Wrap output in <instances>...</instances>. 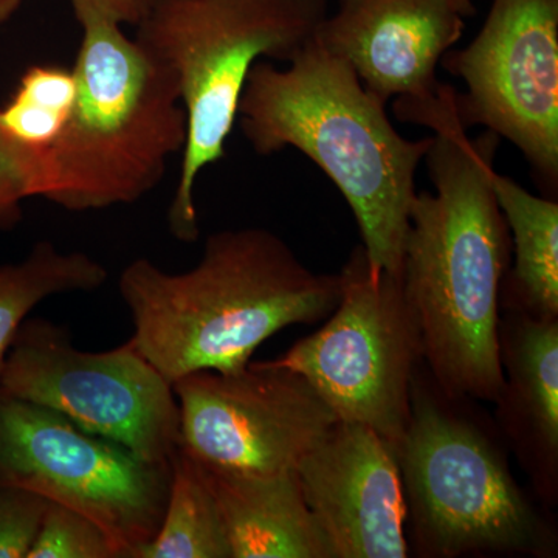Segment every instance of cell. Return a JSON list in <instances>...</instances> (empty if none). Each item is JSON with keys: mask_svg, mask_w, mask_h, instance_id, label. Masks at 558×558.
I'll use <instances>...</instances> for the list:
<instances>
[{"mask_svg": "<svg viewBox=\"0 0 558 558\" xmlns=\"http://www.w3.org/2000/svg\"><path fill=\"white\" fill-rule=\"evenodd\" d=\"M339 278L340 299L328 323L271 362L307 379L339 421L365 425L395 451L424 360L416 317L400 278L373 274L362 244Z\"/></svg>", "mask_w": 558, "mask_h": 558, "instance_id": "obj_7", "label": "cell"}, {"mask_svg": "<svg viewBox=\"0 0 558 558\" xmlns=\"http://www.w3.org/2000/svg\"><path fill=\"white\" fill-rule=\"evenodd\" d=\"M473 14L472 0H339L315 39L384 105L428 101L442 86L440 60Z\"/></svg>", "mask_w": 558, "mask_h": 558, "instance_id": "obj_13", "label": "cell"}, {"mask_svg": "<svg viewBox=\"0 0 558 558\" xmlns=\"http://www.w3.org/2000/svg\"><path fill=\"white\" fill-rule=\"evenodd\" d=\"M171 464H150L46 407L0 391V486L35 492L95 521L119 558L159 531Z\"/></svg>", "mask_w": 558, "mask_h": 558, "instance_id": "obj_8", "label": "cell"}, {"mask_svg": "<svg viewBox=\"0 0 558 558\" xmlns=\"http://www.w3.org/2000/svg\"><path fill=\"white\" fill-rule=\"evenodd\" d=\"M27 558H119L95 521L51 502Z\"/></svg>", "mask_w": 558, "mask_h": 558, "instance_id": "obj_20", "label": "cell"}, {"mask_svg": "<svg viewBox=\"0 0 558 558\" xmlns=\"http://www.w3.org/2000/svg\"><path fill=\"white\" fill-rule=\"evenodd\" d=\"M119 289L132 343L174 384L197 371L244 368L279 330L329 317L340 278L307 269L274 231L245 227L209 234L199 263L182 274L132 260Z\"/></svg>", "mask_w": 558, "mask_h": 558, "instance_id": "obj_2", "label": "cell"}, {"mask_svg": "<svg viewBox=\"0 0 558 558\" xmlns=\"http://www.w3.org/2000/svg\"><path fill=\"white\" fill-rule=\"evenodd\" d=\"M329 0H154L135 40L178 81L189 134L168 227L199 240L194 190L201 172L226 157L242 90L260 58L290 62L317 36Z\"/></svg>", "mask_w": 558, "mask_h": 558, "instance_id": "obj_6", "label": "cell"}, {"mask_svg": "<svg viewBox=\"0 0 558 558\" xmlns=\"http://www.w3.org/2000/svg\"><path fill=\"white\" fill-rule=\"evenodd\" d=\"M72 7L86 5L100 11L120 25H137L148 13L154 0H70Z\"/></svg>", "mask_w": 558, "mask_h": 558, "instance_id": "obj_23", "label": "cell"}, {"mask_svg": "<svg viewBox=\"0 0 558 558\" xmlns=\"http://www.w3.org/2000/svg\"><path fill=\"white\" fill-rule=\"evenodd\" d=\"M288 64L260 60L250 70L238 106L242 134L258 156L295 148L310 157L354 213L371 271L402 277L416 172L433 137H402L387 105L317 39Z\"/></svg>", "mask_w": 558, "mask_h": 558, "instance_id": "obj_3", "label": "cell"}, {"mask_svg": "<svg viewBox=\"0 0 558 558\" xmlns=\"http://www.w3.org/2000/svg\"><path fill=\"white\" fill-rule=\"evenodd\" d=\"M296 478L336 558L410 557L398 461L373 429L337 422Z\"/></svg>", "mask_w": 558, "mask_h": 558, "instance_id": "obj_12", "label": "cell"}, {"mask_svg": "<svg viewBox=\"0 0 558 558\" xmlns=\"http://www.w3.org/2000/svg\"><path fill=\"white\" fill-rule=\"evenodd\" d=\"M44 150L24 145L0 130V231L21 222L22 202L40 197Z\"/></svg>", "mask_w": 558, "mask_h": 558, "instance_id": "obj_21", "label": "cell"}, {"mask_svg": "<svg viewBox=\"0 0 558 558\" xmlns=\"http://www.w3.org/2000/svg\"><path fill=\"white\" fill-rule=\"evenodd\" d=\"M495 424L543 508L558 506V319L501 312Z\"/></svg>", "mask_w": 558, "mask_h": 558, "instance_id": "obj_14", "label": "cell"}, {"mask_svg": "<svg viewBox=\"0 0 558 558\" xmlns=\"http://www.w3.org/2000/svg\"><path fill=\"white\" fill-rule=\"evenodd\" d=\"M50 501L35 492L0 486V558H27Z\"/></svg>", "mask_w": 558, "mask_h": 558, "instance_id": "obj_22", "label": "cell"}, {"mask_svg": "<svg viewBox=\"0 0 558 558\" xmlns=\"http://www.w3.org/2000/svg\"><path fill=\"white\" fill-rule=\"evenodd\" d=\"M76 98V76L58 64L25 70L20 86L0 108V130L10 137L46 150L61 134Z\"/></svg>", "mask_w": 558, "mask_h": 558, "instance_id": "obj_19", "label": "cell"}, {"mask_svg": "<svg viewBox=\"0 0 558 558\" xmlns=\"http://www.w3.org/2000/svg\"><path fill=\"white\" fill-rule=\"evenodd\" d=\"M464 81L459 120L509 140L546 197L558 189V0H492L486 22L462 50L440 60Z\"/></svg>", "mask_w": 558, "mask_h": 558, "instance_id": "obj_10", "label": "cell"}, {"mask_svg": "<svg viewBox=\"0 0 558 558\" xmlns=\"http://www.w3.org/2000/svg\"><path fill=\"white\" fill-rule=\"evenodd\" d=\"M495 199L510 233L513 266L499 290V311L558 319V204L492 172Z\"/></svg>", "mask_w": 558, "mask_h": 558, "instance_id": "obj_16", "label": "cell"}, {"mask_svg": "<svg viewBox=\"0 0 558 558\" xmlns=\"http://www.w3.org/2000/svg\"><path fill=\"white\" fill-rule=\"evenodd\" d=\"M140 558H231L216 499L199 462L180 449L159 531Z\"/></svg>", "mask_w": 558, "mask_h": 558, "instance_id": "obj_18", "label": "cell"}, {"mask_svg": "<svg viewBox=\"0 0 558 558\" xmlns=\"http://www.w3.org/2000/svg\"><path fill=\"white\" fill-rule=\"evenodd\" d=\"M0 391L46 407L150 464L170 465L180 447L172 384L131 339L109 351H83L68 329L25 319L7 355Z\"/></svg>", "mask_w": 558, "mask_h": 558, "instance_id": "obj_9", "label": "cell"}, {"mask_svg": "<svg viewBox=\"0 0 558 558\" xmlns=\"http://www.w3.org/2000/svg\"><path fill=\"white\" fill-rule=\"evenodd\" d=\"M22 0H0V25L9 22L20 10Z\"/></svg>", "mask_w": 558, "mask_h": 558, "instance_id": "obj_24", "label": "cell"}, {"mask_svg": "<svg viewBox=\"0 0 558 558\" xmlns=\"http://www.w3.org/2000/svg\"><path fill=\"white\" fill-rule=\"evenodd\" d=\"M201 468L231 558H336L304 501L296 472L247 476Z\"/></svg>", "mask_w": 558, "mask_h": 558, "instance_id": "obj_15", "label": "cell"}, {"mask_svg": "<svg viewBox=\"0 0 558 558\" xmlns=\"http://www.w3.org/2000/svg\"><path fill=\"white\" fill-rule=\"evenodd\" d=\"M509 449L480 400L446 391L422 360L396 447L410 553L424 558H553L557 526L520 486Z\"/></svg>", "mask_w": 558, "mask_h": 558, "instance_id": "obj_4", "label": "cell"}, {"mask_svg": "<svg viewBox=\"0 0 558 558\" xmlns=\"http://www.w3.org/2000/svg\"><path fill=\"white\" fill-rule=\"evenodd\" d=\"M73 13L83 28L75 105L44 150L40 197L69 211L135 204L185 148L189 121L178 81L119 22L86 5Z\"/></svg>", "mask_w": 558, "mask_h": 558, "instance_id": "obj_5", "label": "cell"}, {"mask_svg": "<svg viewBox=\"0 0 558 558\" xmlns=\"http://www.w3.org/2000/svg\"><path fill=\"white\" fill-rule=\"evenodd\" d=\"M108 278L100 260L62 252L50 241L36 242L24 259L0 266V376L21 326L38 304L64 293L94 292Z\"/></svg>", "mask_w": 558, "mask_h": 558, "instance_id": "obj_17", "label": "cell"}, {"mask_svg": "<svg viewBox=\"0 0 558 558\" xmlns=\"http://www.w3.org/2000/svg\"><path fill=\"white\" fill-rule=\"evenodd\" d=\"M395 113L435 131L424 159L435 191L411 204L400 277L424 362L451 395L494 403L502 385L499 290L510 263L508 223L492 189L501 138L487 130L469 138L447 84L433 100L396 101Z\"/></svg>", "mask_w": 558, "mask_h": 558, "instance_id": "obj_1", "label": "cell"}, {"mask_svg": "<svg viewBox=\"0 0 558 558\" xmlns=\"http://www.w3.org/2000/svg\"><path fill=\"white\" fill-rule=\"evenodd\" d=\"M172 389L180 449L202 465L234 475L296 472L339 422L307 379L271 360L230 373L197 371Z\"/></svg>", "mask_w": 558, "mask_h": 558, "instance_id": "obj_11", "label": "cell"}]
</instances>
